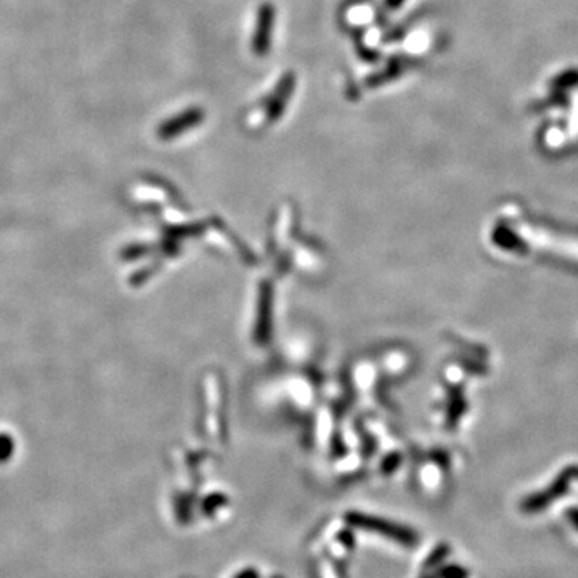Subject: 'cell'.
Masks as SVG:
<instances>
[]
</instances>
